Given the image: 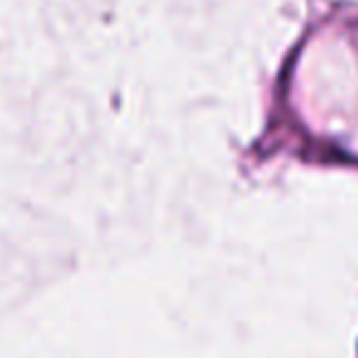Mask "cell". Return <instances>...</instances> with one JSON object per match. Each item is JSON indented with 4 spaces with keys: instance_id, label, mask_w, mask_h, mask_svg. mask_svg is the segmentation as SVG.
Listing matches in <instances>:
<instances>
[]
</instances>
